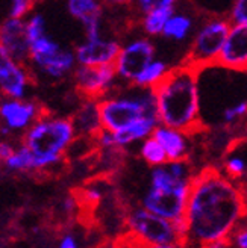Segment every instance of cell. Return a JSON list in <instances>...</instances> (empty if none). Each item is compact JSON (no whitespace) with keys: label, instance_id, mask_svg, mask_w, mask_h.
<instances>
[{"label":"cell","instance_id":"1","mask_svg":"<svg viewBox=\"0 0 247 248\" xmlns=\"http://www.w3.org/2000/svg\"><path fill=\"white\" fill-rule=\"evenodd\" d=\"M246 218L247 200L241 189L215 165H206L190 177L183 214L175 226L181 247H229L232 230Z\"/></svg>","mask_w":247,"mask_h":248},{"label":"cell","instance_id":"2","mask_svg":"<svg viewBox=\"0 0 247 248\" xmlns=\"http://www.w3.org/2000/svg\"><path fill=\"white\" fill-rule=\"evenodd\" d=\"M199 74V70L179 64L149 85L156 100L158 120L188 138L209 132L200 117Z\"/></svg>","mask_w":247,"mask_h":248},{"label":"cell","instance_id":"3","mask_svg":"<svg viewBox=\"0 0 247 248\" xmlns=\"http://www.w3.org/2000/svg\"><path fill=\"white\" fill-rule=\"evenodd\" d=\"M71 120H41L26 133L24 145L35 157V168L41 170L64 156L73 140Z\"/></svg>","mask_w":247,"mask_h":248},{"label":"cell","instance_id":"4","mask_svg":"<svg viewBox=\"0 0 247 248\" xmlns=\"http://www.w3.org/2000/svg\"><path fill=\"white\" fill-rule=\"evenodd\" d=\"M102 127L117 133L143 117L158 118L156 100L149 91L140 100H102L97 103Z\"/></svg>","mask_w":247,"mask_h":248},{"label":"cell","instance_id":"5","mask_svg":"<svg viewBox=\"0 0 247 248\" xmlns=\"http://www.w3.org/2000/svg\"><path fill=\"white\" fill-rule=\"evenodd\" d=\"M231 32V20H211L197 33L196 40L182 58V65H190L200 73L213 67L215 56L226 43Z\"/></svg>","mask_w":247,"mask_h":248},{"label":"cell","instance_id":"6","mask_svg":"<svg viewBox=\"0 0 247 248\" xmlns=\"http://www.w3.org/2000/svg\"><path fill=\"white\" fill-rule=\"evenodd\" d=\"M128 229H133L152 247H181L179 232L175 222L159 217L150 210H137L131 214Z\"/></svg>","mask_w":247,"mask_h":248},{"label":"cell","instance_id":"7","mask_svg":"<svg viewBox=\"0 0 247 248\" xmlns=\"http://www.w3.org/2000/svg\"><path fill=\"white\" fill-rule=\"evenodd\" d=\"M115 73H118V59L109 64H82L75 73L78 94L86 102L102 98Z\"/></svg>","mask_w":247,"mask_h":248},{"label":"cell","instance_id":"8","mask_svg":"<svg viewBox=\"0 0 247 248\" xmlns=\"http://www.w3.org/2000/svg\"><path fill=\"white\" fill-rule=\"evenodd\" d=\"M187 186L188 185L176 186V188L152 186L150 192L144 200L146 209L173 222L179 221L183 214L185 202H187Z\"/></svg>","mask_w":247,"mask_h":248},{"label":"cell","instance_id":"9","mask_svg":"<svg viewBox=\"0 0 247 248\" xmlns=\"http://www.w3.org/2000/svg\"><path fill=\"white\" fill-rule=\"evenodd\" d=\"M213 67L247 73V24H238L229 32L226 43L213 62Z\"/></svg>","mask_w":247,"mask_h":248},{"label":"cell","instance_id":"10","mask_svg":"<svg viewBox=\"0 0 247 248\" xmlns=\"http://www.w3.org/2000/svg\"><path fill=\"white\" fill-rule=\"evenodd\" d=\"M155 55V47L141 40L126 47L118 56V74L125 79H137L150 65Z\"/></svg>","mask_w":247,"mask_h":248},{"label":"cell","instance_id":"11","mask_svg":"<svg viewBox=\"0 0 247 248\" xmlns=\"http://www.w3.org/2000/svg\"><path fill=\"white\" fill-rule=\"evenodd\" d=\"M0 44L16 61H24L31 53V41L28 38L26 24L14 18L5 21L0 26Z\"/></svg>","mask_w":247,"mask_h":248},{"label":"cell","instance_id":"12","mask_svg":"<svg viewBox=\"0 0 247 248\" xmlns=\"http://www.w3.org/2000/svg\"><path fill=\"white\" fill-rule=\"evenodd\" d=\"M26 86V74L6 48L0 44V90L6 95L21 98Z\"/></svg>","mask_w":247,"mask_h":248},{"label":"cell","instance_id":"13","mask_svg":"<svg viewBox=\"0 0 247 248\" xmlns=\"http://www.w3.org/2000/svg\"><path fill=\"white\" fill-rule=\"evenodd\" d=\"M121 48L117 43L90 40L85 46H81L76 56L81 64H109L118 59Z\"/></svg>","mask_w":247,"mask_h":248},{"label":"cell","instance_id":"14","mask_svg":"<svg viewBox=\"0 0 247 248\" xmlns=\"http://www.w3.org/2000/svg\"><path fill=\"white\" fill-rule=\"evenodd\" d=\"M68 11L73 17L79 18L85 24L88 40L99 38V21L102 16V6L96 0H68Z\"/></svg>","mask_w":247,"mask_h":248},{"label":"cell","instance_id":"15","mask_svg":"<svg viewBox=\"0 0 247 248\" xmlns=\"http://www.w3.org/2000/svg\"><path fill=\"white\" fill-rule=\"evenodd\" d=\"M152 136L163 144V147L167 152V164L173 162H183V160H190V155L187 152V145L181 136V132L173 130L170 127H155L152 132Z\"/></svg>","mask_w":247,"mask_h":248},{"label":"cell","instance_id":"16","mask_svg":"<svg viewBox=\"0 0 247 248\" xmlns=\"http://www.w3.org/2000/svg\"><path fill=\"white\" fill-rule=\"evenodd\" d=\"M35 105L32 103H21L18 100L6 102L0 106V115L6 121L9 129H23L38 115Z\"/></svg>","mask_w":247,"mask_h":248},{"label":"cell","instance_id":"17","mask_svg":"<svg viewBox=\"0 0 247 248\" xmlns=\"http://www.w3.org/2000/svg\"><path fill=\"white\" fill-rule=\"evenodd\" d=\"M70 120L79 135H91L96 140H99V136L103 132L97 105H94L93 102H86Z\"/></svg>","mask_w":247,"mask_h":248},{"label":"cell","instance_id":"18","mask_svg":"<svg viewBox=\"0 0 247 248\" xmlns=\"http://www.w3.org/2000/svg\"><path fill=\"white\" fill-rule=\"evenodd\" d=\"M33 61L38 64L46 73L52 76H63L66 71H68L73 65V55L68 52H55L46 56L33 58Z\"/></svg>","mask_w":247,"mask_h":248},{"label":"cell","instance_id":"19","mask_svg":"<svg viewBox=\"0 0 247 248\" xmlns=\"http://www.w3.org/2000/svg\"><path fill=\"white\" fill-rule=\"evenodd\" d=\"M156 121H158V118H153V117H143V118L137 120L135 123H132L131 126H128L126 129L114 133L115 144H120V145L129 144L135 140L143 138V136H146L150 130H153Z\"/></svg>","mask_w":247,"mask_h":248},{"label":"cell","instance_id":"20","mask_svg":"<svg viewBox=\"0 0 247 248\" xmlns=\"http://www.w3.org/2000/svg\"><path fill=\"white\" fill-rule=\"evenodd\" d=\"M171 12H173V5L149 12V16L144 18V31L150 35H156L159 32H163L165 23L170 20Z\"/></svg>","mask_w":247,"mask_h":248},{"label":"cell","instance_id":"21","mask_svg":"<svg viewBox=\"0 0 247 248\" xmlns=\"http://www.w3.org/2000/svg\"><path fill=\"white\" fill-rule=\"evenodd\" d=\"M141 156L146 159V162L149 165L167 164V160H168L165 148L155 138V136H152V138H149L144 142V145L141 148Z\"/></svg>","mask_w":247,"mask_h":248},{"label":"cell","instance_id":"22","mask_svg":"<svg viewBox=\"0 0 247 248\" xmlns=\"http://www.w3.org/2000/svg\"><path fill=\"white\" fill-rule=\"evenodd\" d=\"M191 29V21L188 17H182V16H178V17H173L170 18L165 26L163 29V33L165 36H171V38L175 40H183L187 33L190 32Z\"/></svg>","mask_w":247,"mask_h":248},{"label":"cell","instance_id":"23","mask_svg":"<svg viewBox=\"0 0 247 248\" xmlns=\"http://www.w3.org/2000/svg\"><path fill=\"white\" fill-rule=\"evenodd\" d=\"M6 165L11 170H33L35 157L29 148L26 145H23L18 152H16L6 160Z\"/></svg>","mask_w":247,"mask_h":248},{"label":"cell","instance_id":"24","mask_svg":"<svg viewBox=\"0 0 247 248\" xmlns=\"http://www.w3.org/2000/svg\"><path fill=\"white\" fill-rule=\"evenodd\" d=\"M165 71L164 62H153L149 67H147L137 79H133L129 86H144V85H150L153 80H156L161 74Z\"/></svg>","mask_w":247,"mask_h":248},{"label":"cell","instance_id":"25","mask_svg":"<svg viewBox=\"0 0 247 248\" xmlns=\"http://www.w3.org/2000/svg\"><path fill=\"white\" fill-rule=\"evenodd\" d=\"M223 172L232 180H241L247 174V165L240 157H231L223 160Z\"/></svg>","mask_w":247,"mask_h":248},{"label":"cell","instance_id":"26","mask_svg":"<svg viewBox=\"0 0 247 248\" xmlns=\"http://www.w3.org/2000/svg\"><path fill=\"white\" fill-rule=\"evenodd\" d=\"M26 31H28V38L31 43L41 38L44 35V18L41 16L32 17L31 21L26 24Z\"/></svg>","mask_w":247,"mask_h":248},{"label":"cell","instance_id":"27","mask_svg":"<svg viewBox=\"0 0 247 248\" xmlns=\"http://www.w3.org/2000/svg\"><path fill=\"white\" fill-rule=\"evenodd\" d=\"M229 20L231 23L247 24V0H235Z\"/></svg>","mask_w":247,"mask_h":248},{"label":"cell","instance_id":"28","mask_svg":"<svg viewBox=\"0 0 247 248\" xmlns=\"http://www.w3.org/2000/svg\"><path fill=\"white\" fill-rule=\"evenodd\" d=\"M138 2V8L141 12H152L155 9L164 8V6H171L175 0H137Z\"/></svg>","mask_w":247,"mask_h":248},{"label":"cell","instance_id":"29","mask_svg":"<svg viewBox=\"0 0 247 248\" xmlns=\"http://www.w3.org/2000/svg\"><path fill=\"white\" fill-rule=\"evenodd\" d=\"M33 2H35V0H14V2H12L11 17H14V18L23 17L32 8Z\"/></svg>","mask_w":247,"mask_h":248},{"label":"cell","instance_id":"30","mask_svg":"<svg viewBox=\"0 0 247 248\" xmlns=\"http://www.w3.org/2000/svg\"><path fill=\"white\" fill-rule=\"evenodd\" d=\"M231 239L232 244L235 242L238 247L247 248V226H241V227H235L231 233Z\"/></svg>","mask_w":247,"mask_h":248},{"label":"cell","instance_id":"31","mask_svg":"<svg viewBox=\"0 0 247 248\" xmlns=\"http://www.w3.org/2000/svg\"><path fill=\"white\" fill-rule=\"evenodd\" d=\"M14 153H16V150H14V147H12V144L0 141V160H5L6 162Z\"/></svg>","mask_w":247,"mask_h":248},{"label":"cell","instance_id":"32","mask_svg":"<svg viewBox=\"0 0 247 248\" xmlns=\"http://www.w3.org/2000/svg\"><path fill=\"white\" fill-rule=\"evenodd\" d=\"M61 247H63V248H75L76 242L71 236H67V238H64L63 241H61Z\"/></svg>","mask_w":247,"mask_h":248},{"label":"cell","instance_id":"33","mask_svg":"<svg viewBox=\"0 0 247 248\" xmlns=\"http://www.w3.org/2000/svg\"><path fill=\"white\" fill-rule=\"evenodd\" d=\"M103 2L108 5H126L131 2V0H103Z\"/></svg>","mask_w":247,"mask_h":248},{"label":"cell","instance_id":"34","mask_svg":"<svg viewBox=\"0 0 247 248\" xmlns=\"http://www.w3.org/2000/svg\"><path fill=\"white\" fill-rule=\"evenodd\" d=\"M238 188L241 189V192H243V195H244V198L247 200V182H240V185H238Z\"/></svg>","mask_w":247,"mask_h":248},{"label":"cell","instance_id":"35","mask_svg":"<svg viewBox=\"0 0 247 248\" xmlns=\"http://www.w3.org/2000/svg\"><path fill=\"white\" fill-rule=\"evenodd\" d=\"M246 135H247V123H246Z\"/></svg>","mask_w":247,"mask_h":248}]
</instances>
